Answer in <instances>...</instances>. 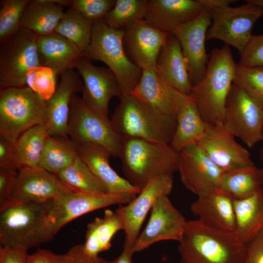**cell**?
Segmentation results:
<instances>
[{
	"mask_svg": "<svg viewBox=\"0 0 263 263\" xmlns=\"http://www.w3.org/2000/svg\"><path fill=\"white\" fill-rule=\"evenodd\" d=\"M236 64L227 45L214 49L204 76L192 86L189 95L202 119L211 126L224 123L226 102L233 83Z\"/></svg>",
	"mask_w": 263,
	"mask_h": 263,
	"instance_id": "obj_1",
	"label": "cell"
},
{
	"mask_svg": "<svg viewBox=\"0 0 263 263\" xmlns=\"http://www.w3.org/2000/svg\"><path fill=\"white\" fill-rule=\"evenodd\" d=\"M111 121L123 139L137 138L159 144H170L176 118L165 114L132 93L123 95Z\"/></svg>",
	"mask_w": 263,
	"mask_h": 263,
	"instance_id": "obj_2",
	"label": "cell"
},
{
	"mask_svg": "<svg viewBox=\"0 0 263 263\" xmlns=\"http://www.w3.org/2000/svg\"><path fill=\"white\" fill-rule=\"evenodd\" d=\"M178 249L180 263H242L245 244L235 232L209 227L198 220L188 221Z\"/></svg>",
	"mask_w": 263,
	"mask_h": 263,
	"instance_id": "obj_3",
	"label": "cell"
},
{
	"mask_svg": "<svg viewBox=\"0 0 263 263\" xmlns=\"http://www.w3.org/2000/svg\"><path fill=\"white\" fill-rule=\"evenodd\" d=\"M53 203H13L0 209V246L28 250L52 240L48 217Z\"/></svg>",
	"mask_w": 263,
	"mask_h": 263,
	"instance_id": "obj_4",
	"label": "cell"
},
{
	"mask_svg": "<svg viewBox=\"0 0 263 263\" xmlns=\"http://www.w3.org/2000/svg\"><path fill=\"white\" fill-rule=\"evenodd\" d=\"M119 157L126 179L141 189L154 178L178 169L179 152L169 144L123 139Z\"/></svg>",
	"mask_w": 263,
	"mask_h": 263,
	"instance_id": "obj_5",
	"label": "cell"
},
{
	"mask_svg": "<svg viewBox=\"0 0 263 263\" xmlns=\"http://www.w3.org/2000/svg\"><path fill=\"white\" fill-rule=\"evenodd\" d=\"M125 32L113 29L103 19L94 22L91 42L84 53L89 60L104 63L115 75L122 95L131 93L139 82L142 70L127 56L124 48Z\"/></svg>",
	"mask_w": 263,
	"mask_h": 263,
	"instance_id": "obj_6",
	"label": "cell"
},
{
	"mask_svg": "<svg viewBox=\"0 0 263 263\" xmlns=\"http://www.w3.org/2000/svg\"><path fill=\"white\" fill-rule=\"evenodd\" d=\"M46 101L31 88H6L0 91V134L15 143L24 132L46 125Z\"/></svg>",
	"mask_w": 263,
	"mask_h": 263,
	"instance_id": "obj_7",
	"label": "cell"
},
{
	"mask_svg": "<svg viewBox=\"0 0 263 263\" xmlns=\"http://www.w3.org/2000/svg\"><path fill=\"white\" fill-rule=\"evenodd\" d=\"M67 134L76 145L95 144L108 150L112 156L120 155L123 139L111 120L92 111L76 94L73 96L70 104Z\"/></svg>",
	"mask_w": 263,
	"mask_h": 263,
	"instance_id": "obj_8",
	"label": "cell"
},
{
	"mask_svg": "<svg viewBox=\"0 0 263 263\" xmlns=\"http://www.w3.org/2000/svg\"><path fill=\"white\" fill-rule=\"evenodd\" d=\"M38 35L20 27L0 47V86L26 87V73L31 68L42 66L38 53Z\"/></svg>",
	"mask_w": 263,
	"mask_h": 263,
	"instance_id": "obj_9",
	"label": "cell"
},
{
	"mask_svg": "<svg viewBox=\"0 0 263 263\" xmlns=\"http://www.w3.org/2000/svg\"><path fill=\"white\" fill-rule=\"evenodd\" d=\"M237 7L225 5L211 10L212 21L206 39H218L243 52L252 36L255 22L263 16V7L246 3Z\"/></svg>",
	"mask_w": 263,
	"mask_h": 263,
	"instance_id": "obj_10",
	"label": "cell"
},
{
	"mask_svg": "<svg viewBox=\"0 0 263 263\" xmlns=\"http://www.w3.org/2000/svg\"><path fill=\"white\" fill-rule=\"evenodd\" d=\"M224 125L234 137L253 147L263 139V106L233 83L226 102Z\"/></svg>",
	"mask_w": 263,
	"mask_h": 263,
	"instance_id": "obj_11",
	"label": "cell"
},
{
	"mask_svg": "<svg viewBox=\"0 0 263 263\" xmlns=\"http://www.w3.org/2000/svg\"><path fill=\"white\" fill-rule=\"evenodd\" d=\"M75 68L83 80L81 98L85 105L98 115L109 119L111 99L115 96L120 98L122 96L115 75L109 68L94 66L85 56L78 61Z\"/></svg>",
	"mask_w": 263,
	"mask_h": 263,
	"instance_id": "obj_12",
	"label": "cell"
},
{
	"mask_svg": "<svg viewBox=\"0 0 263 263\" xmlns=\"http://www.w3.org/2000/svg\"><path fill=\"white\" fill-rule=\"evenodd\" d=\"M137 195L106 193L89 194L72 192L53 200L48 217L54 235L66 224L89 212L109 206L128 204Z\"/></svg>",
	"mask_w": 263,
	"mask_h": 263,
	"instance_id": "obj_13",
	"label": "cell"
},
{
	"mask_svg": "<svg viewBox=\"0 0 263 263\" xmlns=\"http://www.w3.org/2000/svg\"><path fill=\"white\" fill-rule=\"evenodd\" d=\"M172 187L173 174L157 176L148 182L132 201L126 206H120L115 210L124 226V244L133 247L146 217L155 201L162 195H168Z\"/></svg>",
	"mask_w": 263,
	"mask_h": 263,
	"instance_id": "obj_14",
	"label": "cell"
},
{
	"mask_svg": "<svg viewBox=\"0 0 263 263\" xmlns=\"http://www.w3.org/2000/svg\"><path fill=\"white\" fill-rule=\"evenodd\" d=\"M150 211L148 222L133 246L134 252L162 241L180 242L182 237L187 221L172 205L168 195L160 196Z\"/></svg>",
	"mask_w": 263,
	"mask_h": 263,
	"instance_id": "obj_15",
	"label": "cell"
},
{
	"mask_svg": "<svg viewBox=\"0 0 263 263\" xmlns=\"http://www.w3.org/2000/svg\"><path fill=\"white\" fill-rule=\"evenodd\" d=\"M211 22L212 11L208 9L196 19L180 26L171 33L180 44L193 86L203 78L206 72L209 58L205 41Z\"/></svg>",
	"mask_w": 263,
	"mask_h": 263,
	"instance_id": "obj_16",
	"label": "cell"
},
{
	"mask_svg": "<svg viewBox=\"0 0 263 263\" xmlns=\"http://www.w3.org/2000/svg\"><path fill=\"white\" fill-rule=\"evenodd\" d=\"M72 192L56 175L39 168H24L18 171L10 204L54 200Z\"/></svg>",
	"mask_w": 263,
	"mask_h": 263,
	"instance_id": "obj_17",
	"label": "cell"
},
{
	"mask_svg": "<svg viewBox=\"0 0 263 263\" xmlns=\"http://www.w3.org/2000/svg\"><path fill=\"white\" fill-rule=\"evenodd\" d=\"M196 144L224 173L254 165L250 153L235 141L224 124L212 126Z\"/></svg>",
	"mask_w": 263,
	"mask_h": 263,
	"instance_id": "obj_18",
	"label": "cell"
},
{
	"mask_svg": "<svg viewBox=\"0 0 263 263\" xmlns=\"http://www.w3.org/2000/svg\"><path fill=\"white\" fill-rule=\"evenodd\" d=\"M178 169L185 187L197 196L219 186L224 172L196 145L179 152Z\"/></svg>",
	"mask_w": 263,
	"mask_h": 263,
	"instance_id": "obj_19",
	"label": "cell"
},
{
	"mask_svg": "<svg viewBox=\"0 0 263 263\" xmlns=\"http://www.w3.org/2000/svg\"><path fill=\"white\" fill-rule=\"evenodd\" d=\"M124 41L133 62L142 70L156 69L158 56L170 33L158 29L145 19L128 24Z\"/></svg>",
	"mask_w": 263,
	"mask_h": 263,
	"instance_id": "obj_20",
	"label": "cell"
},
{
	"mask_svg": "<svg viewBox=\"0 0 263 263\" xmlns=\"http://www.w3.org/2000/svg\"><path fill=\"white\" fill-rule=\"evenodd\" d=\"M208 9L203 0H148L145 20L151 26L171 34Z\"/></svg>",
	"mask_w": 263,
	"mask_h": 263,
	"instance_id": "obj_21",
	"label": "cell"
},
{
	"mask_svg": "<svg viewBox=\"0 0 263 263\" xmlns=\"http://www.w3.org/2000/svg\"><path fill=\"white\" fill-rule=\"evenodd\" d=\"M198 220L212 228L235 232L236 218L233 198L220 187L210 188L198 195L190 206Z\"/></svg>",
	"mask_w": 263,
	"mask_h": 263,
	"instance_id": "obj_22",
	"label": "cell"
},
{
	"mask_svg": "<svg viewBox=\"0 0 263 263\" xmlns=\"http://www.w3.org/2000/svg\"><path fill=\"white\" fill-rule=\"evenodd\" d=\"M79 76L73 69L62 74L55 92L46 101L48 120L46 126L50 135L69 138L67 130L71 100L83 90Z\"/></svg>",
	"mask_w": 263,
	"mask_h": 263,
	"instance_id": "obj_23",
	"label": "cell"
},
{
	"mask_svg": "<svg viewBox=\"0 0 263 263\" xmlns=\"http://www.w3.org/2000/svg\"><path fill=\"white\" fill-rule=\"evenodd\" d=\"M79 157L91 171L104 184L108 193L138 195L141 188L121 177L110 164V152L103 147L93 143L76 145Z\"/></svg>",
	"mask_w": 263,
	"mask_h": 263,
	"instance_id": "obj_24",
	"label": "cell"
},
{
	"mask_svg": "<svg viewBox=\"0 0 263 263\" xmlns=\"http://www.w3.org/2000/svg\"><path fill=\"white\" fill-rule=\"evenodd\" d=\"M131 93L162 113L176 118L184 94L166 83L156 69L143 70L140 80Z\"/></svg>",
	"mask_w": 263,
	"mask_h": 263,
	"instance_id": "obj_25",
	"label": "cell"
},
{
	"mask_svg": "<svg viewBox=\"0 0 263 263\" xmlns=\"http://www.w3.org/2000/svg\"><path fill=\"white\" fill-rule=\"evenodd\" d=\"M37 46L42 65L51 69L56 75L75 68L85 56L75 43L55 32L38 36Z\"/></svg>",
	"mask_w": 263,
	"mask_h": 263,
	"instance_id": "obj_26",
	"label": "cell"
},
{
	"mask_svg": "<svg viewBox=\"0 0 263 263\" xmlns=\"http://www.w3.org/2000/svg\"><path fill=\"white\" fill-rule=\"evenodd\" d=\"M156 70L164 81L177 91L190 94L192 88L180 44L169 35L157 60Z\"/></svg>",
	"mask_w": 263,
	"mask_h": 263,
	"instance_id": "obj_27",
	"label": "cell"
},
{
	"mask_svg": "<svg viewBox=\"0 0 263 263\" xmlns=\"http://www.w3.org/2000/svg\"><path fill=\"white\" fill-rule=\"evenodd\" d=\"M211 126L202 119L190 95L184 94L179 107L176 128L170 145L179 152L201 140Z\"/></svg>",
	"mask_w": 263,
	"mask_h": 263,
	"instance_id": "obj_28",
	"label": "cell"
},
{
	"mask_svg": "<svg viewBox=\"0 0 263 263\" xmlns=\"http://www.w3.org/2000/svg\"><path fill=\"white\" fill-rule=\"evenodd\" d=\"M64 14L63 7L52 0H30L22 16L19 27L38 36H48L55 33Z\"/></svg>",
	"mask_w": 263,
	"mask_h": 263,
	"instance_id": "obj_29",
	"label": "cell"
},
{
	"mask_svg": "<svg viewBox=\"0 0 263 263\" xmlns=\"http://www.w3.org/2000/svg\"><path fill=\"white\" fill-rule=\"evenodd\" d=\"M235 233L244 244L263 230V190L242 200H233Z\"/></svg>",
	"mask_w": 263,
	"mask_h": 263,
	"instance_id": "obj_30",
	"label": "cell"
},
{
	"mask_svg": "<svg viewBox=\"0 0 263 263\" xmlns=\"http://www.w3.org/2000/svg\"><path fill=\"white\" fill-rule=\"evenodd\" d=\"M122 221L116 211L106 209L102 217H95L88 224L83 251L89 256L95 257L111 246L113 236L123 230Z\"/></svg>",
	"mask_w": 263,
	"mask_h": 263,
	"instance_id": "obj_31",
	"label": "cell"
},
{
	"mask_svg": "<svg viewBox=\"0 0 263 263\" xmlns=\"http://www.w3.org/2000/svg\"><path fill=\"white\" fill-rule=\"evenodd\" d=\"M78 156L76 145L69 138L50 135L42 151L38 168L56 174L71 165Z\"/></svg>",
	"mask_w": 263,
	"mask_h": 263,
	"instance_id": "obj_32",
	"label": "cell"
},
{
	"mask_svg": "<svg viewBox=\"0 0 263 263\" xmlns=\"http://www.w3.org/2000/svg\"><path fill=\"white\" fill-rule=\"evenodd\" d=\"M219 187L233 200L247 198L262 188L260 169L253 165L224 173Z\"/></svg>",
	"mask_w": 263,
	"mask_h": 263,
	"instance_id": "obj_33",
	"label": "cell"
},
{
	"mask_svg": "<svg viewBox=\"0 0 263 263\" xmlns=\"http://www.w3.org/2000/svg\"><path fill=\"white\" fill-rule=\"evenodd\" d=\"M50 135L46 125H39L27 130L19 137L15 146L19 170L24 168H38L42 151Z\"/></svg>",
	"mask_w": 263,
	"mask_h": 263,
	"instance_id": "obj_34",
	"label": "cell"
},
{
	"mask_svg": "<svg viewBox=\"0 0 263 263\" xmlns=\"http://www.w3.org/2000/svg\"><path fill=\"white\" fill-rule=\"evenodd\" d=\"M55 175L73 192L89 194L108 193L104 184L79 156L68 167Z\"/></svg>",
	"mask_w": 263,
	"mask_h": 263,
	"instance_id": "obj_35",
	"label": "cell"
},
{
	"mask_svg": "<svg viewBox=\"0 0 263 263\" xmlns=\"http://www.w3.org/2000/svg\"><path fill=\"white\" fill-rule=\"evenodd\" d=\"M94 22L71 7L64 12L55 32L72 41L84 54L91 42Z\"/></svg>",
	"mask_w": 263,
	"mask_h": 263,
	"instance_id": "obj_36",
	"label": "cell"
},
{
	"mask_svg": "<svg viewBox=\"0 0 263 263\" xmlns=\"http://www.w3.org/2000/svg\"><path fill=\"white\" fill-rule=\"evenodd\" d=\"M148 0H116L103 20L110 27L123 30L130 22L145 19Z\"/></svg>",
	"mask_w": 263,
	"mask_h": 263,
	"instance_id": "obj_37",
	"label": "cell"
},
{
	"mask_svg": "<svg viewBox=\"0 0 263 263\" xmlns=\"http://www.w3.org/2000/svg\"><path fill=\"white\" fill-rule=\"evenodd\" d=\"M30 0H1L0 43H2L20 28L24 11Z\"/></svg>",
	"mask_w": 263,
	"mask_h": 263,
	"instance_id": "obj_38",
	"label": "cell"
},
{
	"mask_svg": "<svg viewBox=\"0 0 263 263\" xmlns=\"http://www.w3.org/2000/svg\"><path fill=\"white\" fill-rule=\"evenodd\" d=\"M233 83L263 106V67L236 64Z\"/></svg>",
	"mask_w": 263,
	"mask_h": 263,
	"instance_id": "obj_39",
	"label": "cell"
},
{
	"mask_svg": "<svg viewBox=\"0 0 263 263\" xmlns=\"http://www.w3.org/2000/svg\"><path fill=\"white\" fill-rule=\"evenodd\" d=\"M56 75L54 71L47 67L40 66L31 68L26 73V87L47 101L56 91Z\"/></svg>",
	"mask_w": 263,
	"mask_h": 263,
	"instance_id": "obj_40",
	"label": "cell"
},
{
	"mask_svg": "<svg viewBox=\"0 0 263 263\" xmlns=\"http://www.w3.org/2000/svg\"><path fill=\"white\" fill-rule=\"evenodd\" d=\"M115 0H73L72 8L93 21L103 19L113 8Z\"/></svg>",
	"mask_w": 263,
	"mask_h": 263,
	"instance_id": "obj_41",
	"label": "cell"
},
{
	"mask_svg": "<svg viewBox=\"0 0 263 263\" xmlns=\"http://www.w3.org/2000/svg\"><path fill=\"white\" fill-rule=\"evenodd\" d=\"M239 64L246 67H263V34L252 36L241 53Z\"/></svg>",
	"mask_w": 263,
	"mask_h": 263,
	"instance_id": "obj_42",
	"label": "cell"
},
{
	"mask_svg": "<svg viewBox=\"0 0 263 263\" xmlns=\"http://www.w3.org/2000/svg\"><path fill=\"white\" fill-rule=\"evenodd\" d=\"M0 169L19 171L15 143L0 134Z\"/></svg>",
	"mask_w": 263,
	"mask_h": 263,
	"instance_id": "obj_43",
	"label": "cell"
},
{
	"mask_svg": "<svg viewBox=\"0 0 263 263\" xmlns=\"http://www.w3.org/2000/svg\"><path fill=\"white\" fill-rule=\"evenodd\" d=\"M18 171L0 169V209L11 203V196Z\"/></svg>",
	"mask_w": 263,
	"mask_h": 263,
	"instance_id": "obj_44",
	"label": "cell"
},
{
	"mask_svg": "<svg viewBox=\"0 0 263 263\" xmlns=\"http://www.w3.org/2000/svg\"><path fill=\"white\" fill-rule=\"evenodd\" d=\"M242 263H263V230L245 244Z\"/></svg>",
	"mask_w": 263,
	"mask_h": 263,
	"instance_id": "obj_45",
	"label": "cell"
},
{
	"mask_svg": "<svg viewBox=\"0 0 263 263\" xmlns=\"http://www.w3.org/2000/svg\"><path fill=\"white\" fill-rule=\"evenodd\" d=\"M27 263H73V258L68 252L57 254L45 249H38L29 255Z\"/></svg>",
	"mask_w": 263,
	"mask_h": 263,
	"instance_id": "obj_46",
	"label": "cell"
},
{
	"mask_svg": "<svg viewBox=\"0 0 263 263\" xmlns=\"http://www.w3.org/2000/svg\"><path fill=\"white\" fill-rule=\"evenodd\" d=\"M27 249L22 247L0 246V263H27Z\"/></svg>",
	"mask_w": 263,
	"mask_h": 263,
	"instance_id": "obj_47",
	"label": "cell"
},
{
	"mask_svg": "<svg viewBox=\"0 0 263 263\" xmlns=\"http://www.w3.org/2000/svg\"><path fill=\"white\" fill-rule=\"evenodd\" d=\"M67 252L73 257V263H100L99 256L93 257L85 253L83 244L75 245Z\"/></svg>",
	"mask_w": 263,
	"mask_h": 263,
	"instance_id": "obj_48",
	"label": "cell"
},
{
	"mask_svg": "<svg viewBox=\"0 0 263 263\" xmlns=\"http://www.w3.org/2000/svg\"><path fill=\"white\" fill-rule=\"evenodd\" d=\"M134 253L133 247L124 244L123 250L117 258L108 261L100 257V263H134L132 259Z\"/></svg>",
	"mask_w": 263,
	"mask_h": 263,
	"instance_id": "obj_49",
	"label": "cell"
},
{
	"mask_svg": "<svg viewBox=\"0 0 263 263\" xmlns=\"http://www.w3.org/2000/svg\"><path fill=\"white\" fill-rule=\"evenodd\" d=\"M244 1L246 3H249L263 7V0H246Z\"/></svg>",
	"mask_w": 263,
	"mask_h": 263,
	"instance_id": "obj_50",
	"label": "cell"
},
{
	"mask_svg": "<svg viewBox=\"0 0 263 263\" xmlns=\"http://www.w3.org/2000/svg\"><path fill=\"white\" fill-rule=\"evenodd\" d=\"M262 142H263V146L261 150V155L262 158L263 159V139L262 140ZM260 171H261V175L262 188L263 190V168L262 169H260Z\"/></svg>",
	"mask_w": 263,
	"mask_h": 263,
	"instance_id": "obj_51",
	"label": "cell"
}]
</instances>
